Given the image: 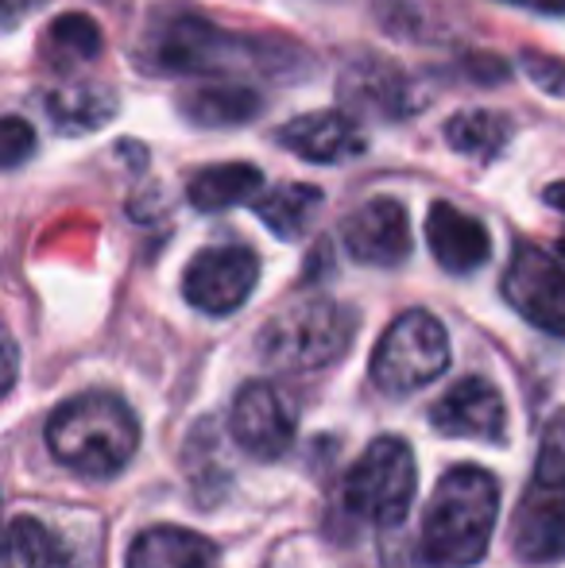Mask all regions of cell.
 Returning a JSON list of instances; mask_svg holds the SVG:
<instances>
[{"label":"cell","instance_id":"cell-1","mask_svg":"<svg viewBox=\"0 0 565 568\" xmlns=\"http://www.w3.org/2000/svg\"><path fill=\"white\" fill-rule=\"evenodd\" d=\"M140 62L151 74H236V70L286 74L291 62H302V51L286 39L236 36L205 16L179 8L148 28Z\"/></svg>","mask_w":565,"mask_h":568},{"label":"cell","instance_id":"cell-2","mask_svg":"<svg viewBox=\"0 0 565 568\" xmlns=\"http://www.w3.org/2000/svg\"><path fill=\"white\" fill-rule=\"evenodd\" d=\"M500 515V484L476 464H457L434 487L423 515V557L437 568H473L488 554Z\"/></svg>","mask_w":565,"mask_h":568},{"label":"cell","instance_id":"cell-3","mask_svg":"<svg viewBox=\"0 0 565 568\" xmlns=\"http://www.w3.org/2000/svg\"><path fill=\"white\" fill-rule=\"evenodd\" d=\"M47 445L54 460L82 476H113L140 449V422L113 390H85L51 414Z\"/></svg>","mask_w":565,"mask_h":568},{"label":"cell","instance_id":"cell-4","mask_svg":"<svg viewBox=\"0 0 565 568\" xmlns=\"http://www.w3.org/2000/svg\"><path fill=\"white\" fill-rule=\"evenodd\" d=\"M356 310L333 298H299L260 329L256 348L272 372H317L349 352Z\"/></svg>","mask_w":565,"mask_h":568},{"label":"cell","instance_id":"cell-5","mask_svg":"<svg viewBox=\"0 0 565 568\" xmlns=\"http://www.w3.org/2000/svg\"><path fill=\"white\" fill-rule=\"evenodd\" d=\"M450 367V333L426 310H407L384 329L369 375L384 395L403 398L430 387Z\"/></svg>","mask_w":565,"mask_h":568},{"label":"cell","instance_id":"cell-6","mask_svg":"<svg viewBox=\"0 0 565 568\" xmlns=\"http://www.w3.org/2000/svg\"><path fill=\"white\" fill-rule=\"evenodd\" d=\"M415 487H418V468H415V453L403 437H376L369 449L361 453V460L349 468L345 476V507L356 518L376 526H400L407 518L411 503H415Z\"/></svg>","mask_w":565,"mask_h":568},{"label":"cell","instance_id":"cell-7","mask_svg":"<svg viewBox=\"0 0 565 568\" xmlns=\"http://www.w3.org/2000/svg\"><path fill=\"white\" fill-rule=\"evenodd\" d=\"M260 278V255L252 247L225 244V247H202L190 260L182 275V294L194 310L210 317H225L249 302Z\"/></svg>","mask_w":565,"mask_h":568},{"label":"cell","instance_id":"cell-8","mask_svg":"<svg viewBox=\"0 0 565 568\" xmlns=\"http://www.w3.org/2000/svg\"><path fill=\"white\" fill-rule=\"evenodd\" d=\"M504 298L535 329L565 337V263L535 244H519L504 271Z\"/></svg>","mask_w":565,"mask_h":568},{"label":"cell","instance_id":"cell-9","mask_svg":"<svg viewBox=\"0 0 565 568\" xmlns=\"http://www.w3.org/2000/svg\"><path fill=\"white\" fill-rule=\"evenodd\" d=\"M229 429L252 460H280L294 442V414L272 383H249L236 395Z\"/></svg>","mask_w":565,"mask_h":568},{"label":"cell","instance_id":"cell-10","mask_svg":"<svg viewBox=\"0 0 565 568\" xmlns=\"http://www.w3.org/2000/svg\"><path fill=\"white\" fill-rule=\"evenodd\" d=\"M341 244L356 263L369 267H400L411 255V221L403 202L395 197H372L353 210L341 225Z\"/></svg>","mask_w":565,"mask_h":568},{"label":"cell","instance_id":"cell-11","mask_svg":"<svg viewBox=\"0 0 565 568\" xmlns=\"http://www.w3.org/2000/svg\"><path fill=\"white\" fill-rule=\"evenodd\" d=\"M430 426L442 437H481V442L500 445L507 437L504 395L481 375H468L437 398L430 410Z\"/></svg>","mask_w":565,"mask_h":568},{"label":"cell","instance_id":"cell-12","mask_svg":"<svg viewBox=\"0 0 565 568\" xmlns=\"http://www.w3.org/2000/svg\"><path fill=\"white\" fill-rule=\"evenodd\" d=\"M341 101L345 113H369L376 120H403L415 113L418 98L411 78L395 62L384 59H356L341 74Z\"/></svg>","mask_w":565,"mask_h":568},{"label":"cell","instance_id":"cell-13","mask_svg":"<svg viewBox=\"0 0 565 568\" xmlns=\"http://www.w3.org/2000/svg\"><path fill=\"white\" fill-rule=\"evenodd\" d=\"M280 148L291 151L302 163H345V159L364 155L369 140H364L361 124L345 113V109H322V113H302L275 132Z\"/></svg>","mask_w":565,"mask_h":568},{"label":"cell","instance_id":"cell-14","mask_svg":"<svg viewBox=\"0 0 565 568\" xmlns=\"http://www.w3.org/2000/svg\"><path fill=\"white\" fill-rule=\"evenodd\" d=\"M426 240H430L434 260L442 263L450 275H468V271L484 267L488 255H492L488 229H484L476 217H468V213H461L457 205H450V202L430 205Z\"/></svg>","mask_w":565,"mask_h":568},{"label":"cell","instance_id":"cell-15","mask_svg":"<svg viewBox=\"0 0 565 568\" xmlns=\"http://www.w3.org/2000/svg\"><path fill=\"white\" fill-rule=\"evenodd\" d=\"M512 549L527 565L565 561V503L543 487L523 495V507L512 526Z\"/></svg>","mask_w":565,"mask_h":568},{"label":"cell","instance_id":"cell-16","mask_svg":"<svg viewBox=\"0 0 565 568\" xmlns=\"http://www.w3.org/2000/svg\"><path fill=\"white\" fill-rule=\"evenodd\" d=\"M43 109H47V116H51L54 132L85 135V132L105 128L109 120L117 116L121 98H117V90H109V85H101V82H67L47 93Z\"/></svg>","mask_w":565,"mask_h":568},{"label":"cell","instance_id":"cell-17","mask_svg":"<svg viewBox=\"0 0 565 568\" xmlns=\"http://www.w3.org/2000/svg\"><path fill=\"white\" fill-rule=\"evenodd\" d=\"M213 561H218V546L210 538L182 526H155L129 546L124 568H210Z\"/></svg>","mask_w":565,"mask_h":568},{"label":"cell","instance_id":"cell-18","mask_svg":"<svg viewBox=\"0 0 565 568\" xmlns=\"http://www.w3.org/2000/svg\"><path fill=\"white\" fill-rule=\"evenodd\" d=\"M179 113L186 124L194 128H241L249 120L260 116L264 109V98L249 85H198V90H186L179 101Z\"/></svg>","mask_w":565,"mask_h":568},{"label":"cell","instance_id":"cell-19","mask_svg":"<svg viewBox=\"0 0 565 568\" xmlns=\"http://www.w3.org/2000/svg\"><path fill=\"white\" fill-rule=\"evenodd\" d=\"M260 190H264V171L252 163H218V166H202V171L190 179L186 197L194 210L202 213H218V210H233V205L256 202Z\"/></svg>","mask_w":565,"mask_h":568},{"label":"cell","instance_id":"cell-20","mask_svg":"<svg viewBox=\"0 0 565 568\" xmlns=\"http://www.w3.org/2000/svg\"><path fill=\"white\" fill-rule=\"evenodd\" d=\"M252 210L280 240H299L310 229L314 213L322 210V190L306 186V182H286V186L264 190L252 202Z\"/></svg>","mask_w":565,"mask_h":568},{"label":"cell","instance_id":"cell-21","mask_svg":"<svg viewBox=\"0 0 565 568\" xmlns=\"http://www.w3.org/2000/svg\"><path fill=\"white\" fill-rule=\"evenodd\" d=\"M105 47L101 39V28L82 12H67L43 31V43H39V54H43L47 67L54 70H70L82 67V62H93Z\"/></svg>","mask_w":565,"mask_h":568},{"label":"cell","instance_id":"cell-22","mask_svg":"<svg viewBox=\"0 0 565 568\" xmlns=\"http://www.w3.org/2000/svg\"><path fill=\"white\" fill-rule=\"evenodd\" d=\"M4 568H78L74 554L36 518H12L4 538Z\"/></svg>","mask_w":565,"mask_h":568},{"label":"cell","instance_id":"cell-23","mask_svg":"<svg viewBox=\"0 0 565 568\" xmlns=\"http://www.w3.org/2000/svg\"><path fill=\"white\" fill-rule=\"evenodd\" d=\"M515 135V124L504 113H484V109H468L457 113L445 124V140L453 151L468 159H496Z\"/></svg>","mask_w":565,"mask_h":568},{"label":"cell","instance_id":"cell-24","mask_svg":"<svg viewBox=\"0 0 565 568\" xmlns=\"http://www.w3.org/2000/svg\"><path fill=\"white\" fill-rule=\"evenodd\" d=\"M535 487H543V491H551L554 499L565 503V418L546 426L543 453H538Z\"/></svg>","mask_w":565,"mask_h":568},{"label":"cell","instance_id":"cell-25","mask_svg":"<svg viewBox=\"0 0 565 568\" xmlns=\"http://www.w3.org/2000/svg\"><path fill=\"white\" fill-rule=\"evenodd\" d=\"M0 148H4V166L16 171L23 159H31L36 151V132L23 116H4V128H0Z\"/></svg>","mask_w":565,"mask_h":568},{"label":"cell","instance_id":"cell-26","mask_svg":"<svg viewBox=\"0 0 565 568\" xmlns=\"http://www.w3.org/2000/svg\"><path fill=\"white\" fill-rule=\"evenodd\" d=\"M523 70H527V78L538 85V90L565 98V62L543 59V54H523Z\"/></svg>","mask_w":565,"mask_h":568},{"label":"cell","instance_id":"cell-27","mask_svg":"<svg viewBox=\"0 0 565 568\" xmlns=\"http://www.w3.org/2000/svg\"><path fill=\"white\" fill-rule=\"evenodd\" d=\"M507 4L531 8V12H543V16H565V0H507Z\"/></svg>","mask_w":565,"mask_h":568},{"label":"cell","instance_id":"cell-28","mask_svg":"<svg viewBox=\"0 0 565 568\" xmlns=\"http://www.w3.org/2000/svg\"><path fill=\"white\" fill-rule=\"evenodd\" d=\"M546 205H554V210L565 217V182H554V186H546Z\"/></svg>","mask_w":565,"mask_h":568}]
</instances>
